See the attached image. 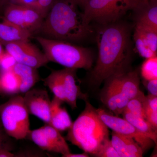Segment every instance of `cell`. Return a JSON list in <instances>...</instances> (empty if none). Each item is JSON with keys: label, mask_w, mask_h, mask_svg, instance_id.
<instances>
[{"label": "cell", "mask_w": 157, "mask_h": 157, "mask_svg": "<svg viewBox=\"0 0 157 157\" xmlns=\"http://www.w3.org/2000/svg\"><path fill=\"white\" fill-rule=\"evenodd\" d=\"M76 69L65 68L59 70L64 90L66 103L69 104L72 109L77 108V101L82 99L88 100V95L81 91L77 84Z\"/></svg>", "instance_id": "cell-13"}, {"label": "cell", "mask_w": 157, "mask_h": 157, "mask_svg": "<svg viewBox=\"0 0 157 157\" xmlns=\"http://www.w3.org/2000/svg\"><path fill=\"white\" fill-rule=\"evenodd\" d=\"M19 78L13 70L2 72L0 76V88L9 94L20 92Z\"/></svg>", "instance_id": "cell-22"}, {"label": "cell", "mask_w": 157, "mask_h": 157, "mask_svg": "<svg viewBox=\"0 0 157 157\" xmlns=\"http://www.w3.org/2000/svg\"><path fill=\"white\" fill-rule=\"evenodd\" d=\"M29 41L10 42L4 45L6 51L17 63L37 69L45 66L49 62L45 53Z\"/></svg>", "instance_id": "cell-10"}, {"label": "cell", "mask_w": 157, "mask_h": 157, "mask_svg": "<svg viewBox=\"0 0 157 157\" xmlns=\"http://www.w3.org/2000/svg\"><path fill=\"white\" fill-rule=\"evenodd\" d=\"M44 84L56 97L63 103L66 102L63 84L60 70H53L46 78L42 79Z\"/></svg>", "instance_id": "cell-20"}, {"label": "cell", "mask_w": 157, "mask_h": 157, "mask_svg": "<svg viewBox=\"0 0 157 157\" xmlns=\"http://www.w3.org/2000/svg\"><path fill=\"white\" fill-rule=\"evenodd\" d=\"M63 103L54 97L51 102L50 122L48 124L60 132L69 130L73 124L67 109L62 107Z\"/></svg>", "instance_id": "cell-17"}, {"label": "cell", "mask_w": 157, "mask_h": 157, "mask_svg": "<svg viewBox=\"0 0 157 157\" xmlns=\"http://www.w3.org/2000/svg\"><path fill=\"white\" fill-rule=\"evenodd\" d=\"M104 25L97 35L98 56L90 77V82L96 86L113 75L126 71L131 55L128 27L116 22Z\"/></svg>", "instance_id": "cell-1"}, {"label": "cell", "mask_w": 157, "mask_h": 157, "mask_svg": "<svg viewBox=\"0 0 157 157\" xmlns=\"http://www.w3.org/2000/svg\"><path fill=\"white\" fill-rule=\"evenodd\" d=\"M23 98L29 114L49 124L51 101L47 91L40 89H31L25 93Z\"/></svg>", "instance_id": "cell-11"}, {"label": "cell", "mask_w": 157, "mask_h": 157, "mask_svg": "<svg viewBox=\"0 0 157 157\" xmlns=\"http://www.w3.org/2000/svg\"><path fill=\"white\" fill-rule=\"evenodd\" d=\"M15 156V155L9 151V150L2 147L0 149V157H13Z\"/></svg>", "instance_id": "cell-34"}, {"label": "cell", "mask_w": 157, "mask_h": 157, "mask_svg": "<svg viewBox=\"0 0 157 157\" xmlns=\"http://www.w3.org/2000/svg\"><path fill=\"white\" fill-rule=\"evenodd\" d=\"M95 157H120V155L113 147L110 139L106 142Z\"/></svg>", "instance_id": "cell-28"}, {"label": "cell", "mask_w": 157, "mask_h": 157, "mask_svg": "<svg viewBox=\"0 0 157 157\" xmlns=\"http://www.w3.org/2000/svg\"><path fill=\"white\" fill-rule=\"evenodd\" d=\"M105 82L100 95L101 101L114 115H121L129 100L119 90L113 76H110Z\"/></svg>", "instance_id": "cell-12"}, {"label": "cell", "mask_w": 157, "mask_h": 157, "mask_svg": "<svg viewBox=\"0 0 157 157\" xmlns=\"http://www.w3.org/2000/svg\"><path fill=\"white\" fill-rule=\"evenodd\" d=\"M43 49L48 62H52L71 69H90L94 57L88 48L62 40L47 39L42 36L36 38Z\"/></svg>", "instance_id": "cell-4"}, {"label": "cell", "mask_w": 157, "mask_h": 157, "mask_svg": "<svg viewBox=\"0 0 157 157\" xmlns=\"http://www.w3.org/2000/svg\"><path fill=\"white\" fill-rule=\"evenodd\" d=\"M144 111L145 120L152 128L157 132V110L145 108Z\"/></svg>", "instance_id": "cell-29"}, {"label": "cell", "mask_w": 157, "mask_h": 157, "mask_svg": "<svg viewBox=\"0 0 157 157\" xmlns=\"http://www.w3.org/2000/svg\"><path fill=\"white\" fill-rule=\"evenodd\" d=\"M149 3V0H89L82 13L88 23L94 21L104 25L116 22L128 11L137 13Z\"/></svg>", "instance_id": "cell-5"}, {"label": "cell", "mask_w": 157, "mask_h": 157, "mask_svg": "<svg viewBox=\"0 0 157 157\" xmlns=\"http://www.w3.org/2000/svg\"><path fill=\"white\" fill-rule=\"evenodd\" d=\"M89 154L87 153L84 152L81 154H73L70 152L68 154L66 155L64 157H88Z\"/></svg>", "instance_id": "cell-35"}, {"label": "cell", "mask_w": 157, "mask_h": 157, "mask_svg": "<svg viewBox=\"0 0 157 157\" xmlns=\"http://www.w3.org/2000/svg\"><path fill=\"white\" fill-rule=\"evenodd\" d=\"M56 1V0H39V10L45 18Z\"/></svg>", "instance_id": "cell-30"}, {"label": "cell", "mask_w": 157, "mask_h": 157, "mask_svg": "<svg viewBox=\"0 0 157 157\" xmlns=\"http://www.w3.org/2000/svg\"><path fill=\"white\" fill-rule=\"evenodd\" d=\"M110 140L120 157H143L142 148L132 137L113 131Z\"/></svg>", "instance_id": "cell-15"}, {"label": "cell", "mask_w": 157, "mask_h": 157, "mask_svg": "<svg viewBox=\"0 0 157 157\" xmlns=\"http://www.w3.org/2000/svg\"><path fill=\"white\" fill-rule=\"evenodd\" d=\"M2 45V44L0 42V57H1V56L2 55L3 52L5 51L4 49H3Z\"/></svg>", "instance_id": "cell-38"}, {"label": "cell", "mask_w": 157, "mask_h": 157, "mask_svg": "<svg viewBox=\"0 0 157 157\" xmlns=\"http://www.w3.org/2000/svg\"><path fill=\"white\" fill-rule=\"evenodd\" d=\"M36 68L17 63L13 68V72L19 78L20 92L25 94L32 89L40 78Z\"/></svg>", "instance_id": "cell-18"}, {"label": "cell", "mask_w": 157, "mask_h": 157, "mask_svg": "<svg viewBox=\"0 0 157 157\" xmlns=\"http://www.w3.org/2000/svg\"><path fill=\"white\" fill-rule=\"evenodd\" d=\"M85 107L68 130L66 140L84 152L96 155L110 140L108 127L88 100Z\"/></svg>", "instance_id": "cell-3"}, {"label": "cell", "mask_w": 157, "mask_h": 157, "mask_svg": "<svg viewBox=\"0 0 157 157\" xmlns=\"http://www.w3.org/2000/svg\"><path fill=\"white\" fill-rule=\"evenodd\" d=\"M4 128L0 119V149L2 147L4 140Z\"/></svg>", "instance_id": "cell-36"}, {"label": "cell", "mask_w": 157, "mask_h": 157, "mask_svg": "<svg viewBox=\"0 0 157 157\" xmlns=\"http://www.w3.org/2000/svg\"><path fill=\"white\" fill-rule=\"evenodd\" d=\"M112 76L119 90L128 100L134 98L141 91L137 71H125Z\"/></svg>", "instance_id": "cell-14"}, {"label": "cell", "mask_w": 157, "mask_h": 157, "mask_svg": "<svg viewBox=\"0 0 157 157\" xmlns=\"http://www.w3.org/2000/svg\"><path fill=\"white\" fill-rule=\"evenodd\" d=\"M9 0H0V8L3 7L8 3Z\"/></svg>", "instance_id": "cell-37"}, {"label": "cell", "mask_w": 157, "mask_h": 157, "mask_svg": "<svg viewBox=\"0 0 157 157\" xmlns=\"http://www.w3.org/2000/svg\"><path fill=\"white\" fill-rule=\"evenodd\" d=\"M78 8L67 0H56L39 31L42 37L70 42L87 38L93 33V29Z\"/></svg>", "instance_id": "cell-2"}, {"label": "cell", "mask_w": 157, "mask_h": 157, "mask_svg": "<svg viewBox=\"0 0 157 157\" xmlns=\"http://www.w3.org/2000/svg\"><path fill=\"white\" fill-rule=\"evenodd\" d=\"M99 117L113 132L132 137L137 142L144 152L155 144L150 138L138 131L132 124L124 118L111 114L102 108L96 109Z\"/></svg>", "instance_id": "cell-9"}, {"label": "cell", "mask_w": 157, "mask_h": 157, "mask_svg": "<svg viewBox=\"0 0 157 157\" xmlns=\"http://www.w3.org/2000/svg\"><path fill=\"white\" fill-rule=\"evenodd\" d=\"M141 74L145 80L157 78V57L146 59L141 67Z\"/></svg>", "instance_id": "cell-26"}, {"label": "cell", "mask_w": 157, "mask_h": 157, "mask_svg": "<svg viewBox=\"0 0 157 157\" xmlns=\"http://www.w3.org/2000/svg\"><path fill=\"white\" fill-rule=\"evenodd\" d=\"M3 7L6 19L32 35L39 33L45 17L39 9L11 3Z\"/></svg>", "instance_id": "cell-7"}, {"label": "cell", "mask_w": 157, "mask_h": 157, "mask_svg": "<svg viewBox=\"0 0 157 157\" xmlns=\"http://www.w3.org/2000/svg\"><path fill=\"white\" fill-rule=\"evenodd\" d=\"M16 63L14 58L6 51L0 57V70L2 72L12 70Z\"/></svg>", "instance_id": "cell-27"}, {"label": "cell", "mask_w": 157, "mask_h": 157, "mask_svg": "<svg viewBox=\"0 0 157 157\" xmlns=\"http://www.w3.org/2000/svg\"><path fill=\"white\" fill-rule=\"evenodd\" d=\"M121 115L123 118L132 124L138 131L150 138L155 144H157V132L152 128L145 119L135 116L126 110H124Z\"/></svg>", "instance_id": "cell-19"}, {"label": "cell", "mask_w": 157, "mask_h": 157, "mask_svg": "<svg viewBox=\"0 0 157 157\" xmlns=\"http://www.w3.org/2000/svg\"><path fill=\"white\" fill-rule=\"evenodd\" d=\"M137 13V22L157 29V0H149L147 6Z\"/></svg>", "instance_id": "cell-21"}, {"label": "cell", "mask_w": 157, "mask_h": 157, "mask_svg": "<svg viewBox=\"0 0 157 157\" xmlns=\"http://www.w3.org/2000/svg\"><path fill=\"white\" fill-rule=\"evenodd\" d=\"M145 81V86L149 93V94L157 96V78Z\"/></svg>", "instance_id": "cell-32"}, {"label": "cell", "mask_w": 157, "mask_h": 157, "mask_svg": "<svg viewBox=\"0 0 157 157\" xmlns=\"http://www.w3.org/2000/svg\"><path fill=\"white\" fill-rule=\"evenodd\" d=\"M8 3H11L19 6H26L39 9V0H9Z\"/></svg>", "instance_id": "cell-31"}, {"label": "cell", "mask_w": 157, "mask_h": 157, "mask_svg": "<svg viewBox=\"0 0 157 157\" xmlns=\"http://www.w3.org/2000/svg\"><path fill=\"white\" fill-rule=\"evenodd\" d=\"M134 39L136 49L140 56L146 59L157 56V53L151 50L146 40L135 29Z\"/></svg>", "instance_id": "cell-25"}, {"label": "cell", "mask_w": 157, "mask_h": 157, "mask_svg": "<svg viewBox=\"0 0 157 157\" xmlns=\"http://www.w3.org/2000/svg\"><path fill=\"white\" fill-rule=\"evenodd\" d=\"M28 137L43 150L60 154L64 157L71 152L66 139L60 132L48 124L30 130Z\"/></svg>", "instance_id": "cell-8"}, {"label": "cell", "mask_w": 157, "mask_h": 157, "mask_svg": "<svg viewBox=\"0 0 157 157\" xmlns=\"http://www.w3.org/2000/svg\"><path fill=\"white\" fill-rule=\"evenodd\" d=\"M146 96L143 92H140L128 101L124 110L130 112L133 115L145 119V104Z\"/></svg>", "instance_id": "cell-23"}, {"label": "cell", "mask_w": 157, "mask_h": 157, "mask_svg": "<svg viewBox=\"0 0 157 157\" xmlns=\"http://www.w3.org/2000/svg\"><path fill=\"white\" fill-rule=\"evenodd\" d=\"M135 30L146 40L151 50L157 53V29L143 24L137 22Z\"/></svg>", "instance_id": "cell-24"}, {"label": "cell", "mask_w": 157, "mask_h": 157, "mask_svg": "<svg viewBox=\"0 0 157 157\" xmlns=\"http://www.w3.org/2000/svg\"><path fill=\"white\" fill-rule=\"evenodd\" d=\"M67 1L73 3L77 7H81L83 9L89 0H67Z\"/></svg>", "instance_id": "cell-33"}, {"label": "cell", "mask_w": 157, "mask_h": 157, "mask_svg": "<svg viewBox=\"0 0 157 157\" xmlns=\"http://www.w3.org/2000/svg\"><path fill=\"white\" fill-rule=\"evenodd\" d=\"M33 36L3 16H0V42L3 45L10 42L29 41Z\"/></svg>", "instance_id": "cell-16"}, {"label": "cell", "mask_w": 157, "mask_h": 157, "mask_svg": "<svg viewBox=\"0 0 157 157\" xmlns=\"http://www.w3.org/2000/svg\"><path fill=\"white\" fill-rule=\"evenodd\" d=\"M29 115L22 96H14L0 106V119L4 131L17 140L25 139L30 131Z\"/></svg>", "instance_id": "cell-6"}]
</instances>
